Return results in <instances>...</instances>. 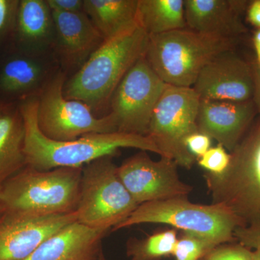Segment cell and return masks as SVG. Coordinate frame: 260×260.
Listing matches in <instances>:
<instances>
[{"instance_id": "cell-11", "label": "cell", "mask_w": 260, "mask_h": 260, "mask_svg": "<svg viewBox=\"0 0 260 260\" xmlns=\"http://www.w3.org/2000/svg\"><path fill=\"white\" fill-rule=\"evenodd\" d=\"M177 162L160 157L153 160L147 151L140 150L117 168L119 179L138 205L187 197L192 186L181 181Z\"/></svg>"}, {"instance_id": "cell-9", "label": "cell", "mask_w": 260, "mask_h": 260, "mask_svg": "<svg viewBox=\"0 0 260 260\" xmlns=\"http://www.w3.org/2000/svg\"><path fill=\"white\" fill-rule=\"evenodd\" d=\"M65 76L58 74L46 85L38 100L37 121L44 136L55 141H72L94 133L116 132L110 114L97 118L85 103L67 99Z\"/></svg>"}, {"instance_id": "cell-26", "label": "cell", "mask_w": 260, "mask_h": 260, "mask_svg": "<svg viewBox=\"0 0 260 260\" xmlns=\"http://www.w3.org/2000/svg\"><path fill=\"white\" fill-rule=\"evenodd\" d=\"M252 250L237 242L220 244L200 260H253Z\"/></svg>"}, {"instance_id": "cell-37", "label": "cell", "mask_w": 260, "mask_h": 260, "mask_svg": "<svg viewBox=\"0 0 260 260\" xmlns=\"http://www.w3.org/2000/svg\"><path fill=\"white\" fill-rule=\"evenodd\" d=\"M2 112V110H1V109H0V113Z\"/></svg>"}, {"instance_id": "cell-15", "label": "cell", "mask_w": 260, "mask_h": 260, "mask_svg": "<svg viewBox=\"0 0 260 260\" xmlns=\"http://www.w3.org/2000/svg\"><path fill=\"white\" fill-rule=\"evenodd\" d=\"M249 2L240 0H184L187 28L202 34L236 39L245 34L242 15Z\"/></svg>"}, {"instance_id": "cell-6", "label": "cell", "mask_w": 260, "mask_h": 260, "mask_svg": "<svg viewBox=\"0 0 260 260\" xmlns=\"http://www.w3.org/2000/svg\"><path fill=\"white\" fill-rule=\"evenodd\" d=\"M143 223H162L210 241L215 245L236 242L234 232L242 224L222 205L191 203L187 197L140 205L112 232Z\"/></svg>"}, {"instance_id": "cell-21", "label": "cell", "mask_w": 260, "mask_h": 260, "mask_svg": "<svg viewBox=\"0 0 260 260\" xmlns=\"http://www.w3.org/2000/svg\"><path fill=\"white\" fill-rule=\"evenodd\" d=\"M19 34L26 41H37L45 37L52 20L47 1L22 0L16 16Z\"/></svg>"}, {"instance_id": "cell-30", "label": "cell", "mask_w": 260, "mask_h": 260, "mask_svg": "<svg viewBox=\"0 0 260 260\" xmlns=\"http://www.w3.org/2000/svg\"><path fill=\"white\" fill-rule=\"evenodd\" d=\"M51 10L62 13L83 12V0H47Z\"/></svg>"}, {"instance_id": "cell-18", "label": "cell", "mask_w": 260, "mask_h": 260, "mask_svg": "<svg viewBox=\"0 0 260 260\" xmlns=\"http://www.w3.org/2000/svg\"><path fill=\"white\" fill-rule=\"evenodd\" d=\"M25 134L20 110L0 113V186L26 167Z\"/></svg>"}, {"instance_id": "cell-1", "label": "cell", "mask_w": 260, "mask_h": 260, "mask_svg": "<svg viewBox=\"0 0 260 260\" xmlns=\"http://www.w3.org/2000/svg\"><path fill=\"white\" fill-rule=\"evenodd\" d=\"M20 114L25 126L26 167L39 171L61 167L83 168L105 156H115L120 148H136L160 155L147 136L121 133H94L72 141H55L42 134L38 126V100L22 104Z\"/></svg>"}, {"instance_id": "cell-7", "label": "cell", "mask_w": 260, "mask_h": 260, "mask_svg": "<svg viewBox=\"0 0 260 260\" xmlns=\"http://www.w3.org/2000/svg\"><path fill=\"white\" fill-rule=\"evenodd\" d=\"M114 157H102L83 167L75 211L78 223L102 232L112 231L139 206L119 179Z\"/></svg>"}, {"instance_id": "cell-19", "label": "cell", "mask_w": 260, "mask_h": 260, "mask_svg": "<svg viewBox=\"0 0 260 260\" xmlns=\"http://www.w3.org/2000/svg\"><path fill=\"white\" fill-rule=\"evenodd\" d=\"M139 0H83V12L104 39L138 21Z\"/></svg>"}, {"instance_id": "cell-4", "label": "cell", "mask_w": 260, "mask_h": 260, "mask_svg": "<svg viewBox=\"0 0 260 260\" xmlns=\"http://www.w3.org/2000/svg\"><path fill=\"white\" fill-rule=\"evenodd\" d=\"M236 39L202 34L189 28L149 36L145 59L167 85L192 88L213 58L234 50Z\"/></svg>"}, {"instance_id": "cell-24", "label": "cell", "mask_w": 260, "mask_h": 260, "mask_svg": "<svg viewBox=\"0 0 260 260\" xmlns=\"http://www.w3.org/2000/svg\"><path fill=\"white\" fill-rule=\"evenodd\" d=\"M216 245L204 238L181 232L173 255L176 260H200Z\"/></svg>"}, {"instance_id": "cell-16", "label": "cell", "mask_w": 260, "mask_h": 260, "mask_svg": "<svg viewBox=\"0 0 260 260\" xmlns=\"http://www.w3.org/2000/svg\"><path fill=\"white\" fill-rule=\"evenodd\" d=\"M107 233L75 222L44 241L23 260H99Z\"/></svg>"}, {"instance_id": "cell-5", "label": "cell", "mask_w": 260, "mask_h": 260, "mask_svg": "<svg viewBox=\"0 0 260 260\" xmlns=\"http://www.w3.org/2000/svg\"><path fill=\"white\" fill-rule=\"evenodd\" d=\"M230 154L225 172L203 175L212 203L230 210L242 227L260 223V119Z\"/></svg>"}, {"instance_id": "cell-31", "label": "cell", "mask_w": 260, "mask_h": 260, "mask_svg": "<svg viewBox=\"0 0 260 260\" xmlns=\"http://www.w3.org/2000/svg\"><path fill=\"white\" fill-rule=\"evenodd\" d=\"M247 18L249 23L260 28V0H254L247 7Z\"/></svg>"}, {"instance_id": "cell-34", "label": "cell", "mask_w": 260, "mask_h": 260, "mask_svg": "<svg viewBox=\"0 0 260 260\" xmlns=\"http://www.w3.org/2000/svg\"><path fill=\"white\" fill-rule=\"evenodd\" d=\"M253 260H260V247L252 251Z\"/></svg>"}, {"instance_id": "cell-23", "label": "cell", "mask_w": 260, "mask_h": 260, "mask_svg": "<svg viewBox=\"0 0 260 260\" xmlns=\"http://www.w3.org/2000/svg\"><path fill=\"white\" fill-rule=\"evenodd\" d=\"M41 70L35 62L23 58L8 61L0 73V88L8 93H20L35 86Z\"/></svg>"}, {"instance_id": "cell-13", "label": "cell", "mask_w": 260, "mask_h": 260, "mask_svg": "<svg viewBox=\"0 0 260 260\" xmlns=\"http://www.w3.org/2000/svg\"><path fill=\"white\" fill-rule=\"evenodd\" d=\"M192 88L204 100L244 102L254 95L253 67L234 51L221 53L198 75Z\"/></svg>"}, {"instance_id": "cell-2", "label": "cell", "mask_w": 260, "mask_h": 260, "mask_svg": "<svg viewBox=\"0 0 260 260\" xmlns=\"http://www.w3.org/2000/svg\"><path fill=\"white\" fill-rule=\"evenodd\" d=\"M148 40L138 21L104 39L65 84L64 97L85 103L91 109L105 107L132 67L145 56Z\"/></svg>"}, {"instance_id": "cell-8", "label": "cell", "mask_w": 260, "mask_h": 260, "mask_svg": "<svg viewBox=\"0 0 260 260\" xmlns=\"http://www.w3.org/2000/svg\"><path fill=\"white\" fill-rule=\"evenodd\" d=\"M200 99L192 88L167 85L154 109L147 137L178 167L190 169L197 159L186 146L189 135L198 131Z\"/></svg>"}, {"instance_id": "cell-33", "label": "cell", "mask_w": 260, "mask_h": 260, "mask_svg": "<svg viewBox=\"0 0 260 260\" xmlns=\"http://www.w3.org/2000/svg\"><path fill=\"white\" fill-rule=\"evenodd\" d=\"M253 42H254V47L256 53V65L260 68V28L257 29V30L254 32Z\"/></svg>"}, {"instance_id": "cell-3", "label": "cell", "mask_w": 260, "mask_h": 260, "mask_svg": "<svg viewBox=\"0 0 260 260\" xmlns=\"http://www.w3.org/2000/svg\"><path fill=\"white\" fill-rule=\"evenodd\" d=\"M83 168L39 171L25 167L1 186L3 212L36 216L75 213L79 203Z\"/></svg>"}, {"instance_id": "cell-17", "label": "cell", "mask_w": 260, "mask_h": 260, "mask_svg": "<svg viewBox=\"0 0 260 260\" xmlns=\"http://www.w3.org/2000/svg\"><path fill=\"white\" fill-rule=\"evenodd\" d=\"M51 11L61 54L69 64H78L86 60L104 42L102 34L84 12Z\"/></svg>"}, {"instance_id": "cell-29", "label": "cell", "mask_w": 260, "mask_h": 260, "mask_svg": "<svg viewBox=\"0 0 260 260\" xmlns=\"http://www.w3.org/2000/svg\"><path fill=\"white\" fill-rule=\"evenodd\" d=\"M185 143L188 150L198 160L211 148L212 139L208 135L197 132L186 138Z\"/></svg>"}, {"instance_id": "cell-10", "label": "cell", "mask_w": 260, "mask_h": 260, "mask_svg": "<svg viewBox=\"0 0 260 260\" xmlns=\"http://www.w3.org/2000/svg\"><path fill=\"white\" fill-rule=\"evenodd\" d=\"M167 84L155 74L145 57L128 71L111 100L117 133L147 136L152 115Z\"/></svg>"}, {"instance_id": "cell-12", "label": "cell", "mask_w": 260, "mask_h": 260, "mask_svg": "<svg viewBox=\"0 0 260 260\" xmlns=\"http://www.w3.org/2000/svg\"><path fill=\"white\" fill-rule=\"evenodd\" d=\"M77 222L76 213L36 216L18 212L0 214V260H23L44 241Z\"/></svg>"}, {"instance_id": "cell-25", "label": "cell", "mask_w": 260, "mask_h": 260, "mask_svg": "<svg viewBox=\"0 0 260 260\" xmlns=\"http://www.w3.org/2000/svg\"><path fill=\"white\" fill-rule=\"evenodd\" d=\"M198 165L210 174H222L229 167L231 154L224 148L223 145L218 144L210 148L208 151L198 160Z\"/></svg>"}, {"instance_id": "cell-36", "label": "cell", "mask_w": 260, "mask_h": 260, "mask_svg": "<svg viewBox=\"0 0 260 260\" xmlns=\"http://www.w3.org/2000/svg\"><path fill=\"white\" fill-rule=\"evenodd\" d=\"M0 190H1V186H0ZM3 213V208H2L1 203H0V214Z\"/></svg>"}, {"instance_id": "cell-32", "label": "cell", "mask_w": 260, "mask_h": 260, "mask_svg": "<svg viewBox=\"0 0 260 260\" xmlns=\"http://www.w3.org/2000/svg\"><path fill=\"white\" fill-rule=\"evenodd\" d=\"M254 71V95L253 102L255 104L256 110L260 114V68L256 64L252 65Z\"/></svg>"}, {"instance_id": "cell-28", "label": "cell", "mask_w": 260, "mask_h": 260, "mask_svg": "<svg viewBox=\"0 0 260 260\" xmlns=\"http://www.w3.org/2000/svg\"><path fill=\"white\" fill-rule=\"evenodd\" d=\"M20 1L0 0V37L9 29L18 13Z\"/></svg>"}, {"instance_id": "cell-22", "label": "cell", "mask_w": 260, "mask_h": 260, "mask_svg": "<svg viewBox=\"0 0 260 260\" xmlns=\"http://www.w3.org/2000/svg\"><path fill=\"white\" fill-rule=\"evenodd\" d=\"M177 231H159L143 239L132 237L126 242V256L130 260H161L172 256L177 242Z\"/></svg>"}, {"instance_id": "cell-35", "label": "cell", "mask_w": 260, "mask_h": 260, "mask_svg": "<svg viewBox=\"0 0 260 260\" xmlns=\"http://www.w3.org/2000/svg\"><path fill=\"white\" fill-rule=\"evenodd\" d=\"M99 260H107L106 259L105 256H104V252H102V254H101L100 256H99Z\"/></svg>"}, {"instance_id": "cell-14", "label": "cell", "mask_w": 260, "mask_h": 260, "mask_svg": "<svg viewBox=\"0 0 260 260\" xmlns=\"http://www.w3.org/2000/svg\"><path fill=\"white\" fill-rule=\"evenodd\" d=\"M253 100L244 102L200 99L197 124L198 131L234 151L255 116Z\"/></svg>"}, {"instance_id": "cell-20", "label": "cell", "mask_w": 260, "mask_h": 260, "mask_svg": "<svg viewBox=\"0 0 260 260\" xmlns=\"http://www.w3.org/2000/svg\"><path fill=\"white\" fill-rule=\"evenodd\" d=\"M137 18L148 36L187 28L184 0H139Z\"/></svg>"}, {"instance_id": "cell-27", "label": "cell", "mask_w": 260, "mask_h": 260, "mask_svg": "<svg viewBox=\"0 0 260 260\" xmlns=\"http://www.w3.org/2000/svg\"><path fill=\"white\" fill-rule=\"evenodd\" d=\"M234 238L236 242L249 249L260 247V223L238 227L234 232Z\"/></svg>"}]
</instances>
